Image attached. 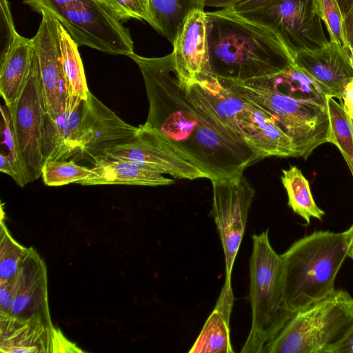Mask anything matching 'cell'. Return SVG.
I'll return each instance as SVG.
<instances>
[{"label":"cell","mask_w":353,"mask_h":353,"mask_svg":"<svg viewBox=\"0 0 353 353\" xmlns=\"http://www.w3.org/2000/svg\"><path fill=\"white\" fill-rule=\"evenodd\" d=\"M347 231L350 239L351 246L353 247V223Z\"/></svg>","instance_id":"b9f144b4"},{"label":"cell","mask_w":353,"mask_h":353,"mask_svg":"<svg viewBox=\"0 0 353 353\" xmlns=\"http://www.w3.org/2000/svg\"><path fill=\"white\" fill-rule=\"evenodd\" d=\"M327 107L330 121L327 143L339 148L353 177V120L347 114L341 103L329 95H327Z\"/></svg>","instance_id":"4316f807"},{"label":"cell","mask_w":353,"mask_h":353,"mask_svg":"<svg viewBox=\"0 0 353 353\" xmlns=\"http://www.w3.org/2000/svg\"><path fill=\"white\" fill-rule=\"evenodd\" d=\"M9 314L54 326L48 303L46 265L32 248H28L16 275L14 299Z\"/></svg>","instance_id":"9a60e30c"},{"label":"cell","mask_w":353,"mask_h":353,"mask_svg":"<svg viewBox=\"0 0 353 353\" xmlns=\"http://www.w3.org/2000/svg\"><path fill=\"white\" fill-rule=\"evenodd\" d=\"M353 299L336 290L292 315L264 353H332L353 327Z\"/></svg>","instance_id":"8992f818"},{"label":"cell","mask_w":353,"mask_h":353,"mask_svg":"<svg viewBox=\"0 0 353 353\" xmlns=\"http://www.w3.org/2000/svg\"><path fill=\"white\" fill-rule=\"evenodd\" d=\"M93 174L83 181V185H132L144 186L170 185L175 181L131 163L102 157L93 162Z\"/></svg>","instance_id":"7402d4cb"},{"label":"cell","mask_w":353,"mask_h":353,"mask_svg":"<svg viewBox=\"0 0 353 353\" xmlns=\"http://www.w3.org/2000/svg\"><path fill=\"white\" fill-rule=\"evenodd\" d=\"M219 81L271 116L292 139L296 157L307 159L314 149L327 143V94L296 65L245 81Z\"/></svg>","instance_id":"7a4b0ae2"},{"label":"cell","mask_w":353,"mask_h":353,"mask_svg":"<svg viewBox=\"0 0 353 353\" xmlns=\"http://www.w3.org/2000/svg\"><path fill=\"white\" fill-rule=\"evenodd\" d=\"M138 128L137 134L132 141L110 150L104 157L127 161L175 179L207 178L203 172L156 131L144 125Z\"/></svg>","instance_id":"8fae6325"},{"label":"cell","mask_w":353,"mask_h":353,"mask_svg":"<svg viewBox=\"0 0 353 353\" xmlns=\"http://www.w3.org/2000/svg\"><path fill=\"white\" fill-rule=\"evenodd\" d=\"M52 353L54 352H82L79 349L70 341L61 332L60 330L54 327L52 343Z\"/></svg>","instance_id":"836d02e7"},{"label":"cell","mask_w":353,"mask_h":353,"mask_svg":"<svg viewBox=\"0 0 353 353\" xmlns=\"http://www.w3.org/2000/svg\"><path fill=\"white\" fill-rule=\"evenodd\" d=\"M185 90L194 102L237 139L244 141L237 121L238 114L245 105L244 99L223 85L218 78L212 82L194 83Z\"/></svg>","instance_id":"ffe728a7"},{"label":"cell","mask_w":353,"mask_h":353,"mask_svg":"<svg viewBox=\"0 0 353 353\" xmlns=\"http://www.w3.org/2000/svg\"><path fill=\"white\" fill-rule=\"evenodd\" d=\"M241 14L275 30L293 57L326 45L327 39L314 0H279Z\"/></svg>","instance_id":"30bf717a"},{"label":"cell","mask_w":353,"mask_h":353,"mask_svg":"<svg viewBox=\"0 0 353 353\" xmlns=\"http://www.w3.org/2000/svg\"><path fill=\"white\" fill-rule=\"evenodd\" d=\"M332 353H353V327Z\"/></svg>","instance_id":"f35d334b"},{"label":"cell","mask_w":353,"mask_h":353,"mask_svg":"<svg viewBox=\"0 0 353 353\" xmlns=\"http://www.w3.org/2000/svg\"><path fill=\"white\" fill-rule=\"evenodd\" d=\"M121 21L130 19L143 20L152 27L153 19L150 0H106Z\"/></svg>","instance_id":"4dcf8cb0"},{"label":"cell","mask_w":353,"mask_h":353,"mask_svg":"<svg viewBox=\"0 0 353 353\" xmlns=\"http://www.w3.org/2000/svg\"><path fill=\"white\" fill-rule=\"evenodd\" d=\"M0 109L3 120L2 134L3 137V143L8 150V153L7 154L12 159L20 174L19 157L11 116L8 108L4 109L3 107L1 106Z\"/></svg>","instance_id":"1f68e13d"},{"label":"cell","mask_w":353,"mask_h":353,"mask_svg":"<svg viewBox=\"0 0 353 353\" xmlns=\"http://www.w3.org/2000/svg\"><path fill=\"white\" fill-rule=\"evenodd\" d=\"M314 1L318 14L326 26L330 41L348 49L343 30L344 17L337 1L314 0Z\"/></svg>","instance_id":"f546056e"},{"label":"cell","mask_w":353,"mask_h":353,"mask_svg":"<svg viewBox=\"0 0 353 353\" xmlns=\"http://www.w3.org/2000/svg\"><path fill=\"white\" fill-rule=\"evenodd\" d=\"M343 17L353 4V0H336Z\"/></svg>","instance_id":"60d3db41"},{"label":"cell","mask_w":353,"mask_h":353,"mask_svg":"<svg viewBox=\"0 0 353 353\" xmlns=\"http://www.w3.org/2000/svg\"><path fill=\"white\" fill-rule=\"evenodd\" d=\"M279 0H241L233 7L239 14L253 11L267 6Z\"/></svg>","instance_id":"d590c367"},{"label":"cell","mask_w":353,"mask_h":353,"mask_svg":"<svg viewBox=\"0 0 353 353\" xmlns=\"http://www.w3.org/2000/svg\"><path fill=\"white\" fill-rule=\"evenodd\" d=\"M241 0H205V6L210 8H226L234 6Z\"/></svg>","instance_id":"ab89813d"},{"label":"cell","mask_w":353,"mask_h":353,"mask_svg":"<svg viewBox=\"0 0 353 353\" xmlns=\"http://www.w3.org/2000/svg\"><path fill=\"white\" fill-rule=\"evenodd\" d=\"M104 1H106V0H104Z\"/></svg>","instance_id":"bcb514c9"},{"label":"cell","mask_w":353,"mask_h":353,"mask_svg":"<svg viewBox=\"0 0 353 353\" xmlns=\"http://www.w3.org/2000/svg\"><path fill=\"white\" fill-rule=\"evenodd\" d=\"M139 128L127 123L90 92L83 103L81 154L94 162L110 150L132 141Z\"/></svg>","instance_id":"5bb4252c"},{"label":"cell","mask_w":353,"mask_h":353,"mask_svg":"<svg viewBox=\"0 0 353 353\" xmlns=\"http://www.w3.org/2000/svg\"><path fill=\"white\" fill-rule=\"evenodd\" d=\"M234 297L232 288L222 287L214 310L205 321L190 353H233L230 319Z\"/></svg>","instance_id":"603a6c76"},{"label":"cell","mask_w":353,"mask_h":353,"mask_svg":"<svg viewBox=\"0 0 353 353\" xmlns=\"http://www.w3.org/2000/svg\"><path fill=\"white\" fill-rule=\"evenodd\" d=\"M343 103H341L344 110L353 120V79L347 84L342 94Z\"/></svg>","instance_id":"74e56055"},{"label":"cell","mask_w":353,"mask_h":353,"mask_svg":"<svg viewBox=\"0 0 353 353\" xmlns=\"http://www.w3.org/2000/svg\"><path fill=\"white\" fill-rule=\"evenodd\" d=\"M344 34L350 53L353 52V4L344 17Z\"/></svg>","instance_id":"8d00e7d4"},{"label":"cell","mask_w":353,"mask_h":353,"mask_svg":"<svg viewBox=\"0 0 353 353\" xmlns=\"http://www.w3.org/2000/svg\"><path fill=\"white\" fill-rule=\"evenodd\" d=\"M281 180L288 194V204L294 212L307 225L312 218L322 220L325 212L316 205L309 182L299 168L291 165L288 170H282Z\"/></svg>","instance_id":"cb8c5ba5"},{"label":"cell","mask_w":353,"mask_h":353,"mask_svg":"<svg viewBox=\"0 0 353 353\" xmlns=\"http://www.w3.org/2000/svg\"><path fill=\"white\" fill-rule=\"evenodd\" d=\"M171 52L181 85L212 82L214 75L210 62L208 16L204 9L191 11L185 19L172 43Z\"/></svg>","instance_id":"7c38bea8"},{"label":"cell","mask_w":353,"mask_h":353,"mask_svg":"<svg viewBox=\"0 0 353 353\" xmlns=\"http://www.w3.org/2000/svg\"><path fill=\"white\" fill-rule=\"evenodd\" d=\"M23 3L56 19L78 46L114 55L130 57L134 53L130 30L104 0H23Z\"/></svg>","instance_id":"52a82bcc"},{"label":"cell","mask_w":353,"mask_h":353,"mask_svg":"<svg viewBox=\"0 0 353 353\" xmlns=\"http://www.w3.org/2000/svg\"><path fill=\"white\" fill-rule=\"evenodd\" d=\"M33 50L32 38L19 34L4 46L1 57L0 93L8 109L15 103L26 84Z\"/></svg>","instance_id":"44dd1931"},{"label":"cell","mask_w":353,"mask_h":353,"mask_svg":"<svg viewBox=\"0 0 353 353\" xmlns=\"http://www.w3.org/2000/svg\"><path fill=\"white\" fill-rule=\"evenodd\" d=\"M212 214L221 241L225 263L224 286L231 288V275L255 195L245 175L214 179Z\"/></svg>","instance_id":"9c48e42d"},{"label":"cell","mask_w":353,"mask_h":353,"mask_svg":"<svg viewBox=\"0 0 353 353\" xmlns=\"http://www.w3.org/2000/svg\"><path fill=\"white\" fill-rule=\"evenodd\" d=\"M205 0H150L152 28L172 43L188 14L204 9Z\"/></svg>","instance_id":"d4e9b609"},{"label":"cell","mask_w":353,"mask_h":353,"mask_svg":"<svg viewBox=\"0 0 353 353\" xmlns=\"http://www.w3.org/2000/svg\"><path fill=\"white\" fill-rule=\"evenodd\" d=\"M61 61L66 80L72 93L86 100L90 92L78 45L58 22L57 24Z\"/></svg>","instance_id":"484cf974"},{"label":"cell","mask_w":353,"mask_h":353,"mask_svg":"<svg viewBox=\"0 0 353 353\" xmlns=\"http://www.w3.org/2000/svg\"><path fill=\"white\" fill-rule=\"evenodd\" d=\"M237 121L244 142L261 159L270 156L296 157L292 139L271 116L254 103L245 100Z\"/></svg>","instance_id":"ac0fdd59"},{"label":"cell","mask_w":353,"mask_h":353,"mask_svg":"<svg viewBox=\"0 0 353 353\" xmlns=\"http://www.w3.org/2000/svg\"><path fill=\"white\" fill-rule=\"evenodd\" d=\"M41 16L32 40L38 60L45 111L53 117L64 110L72 91L61 61L58 21L47 13L43 12Z\"/></svg>","instance_id":"4fadbf2b"},{"label":"cell","mask_w":353,"mask_h":353,"mask_svg":"<svg viewBox=\"0 0 353 353\" xmlns=\"http://www.w3.org/2000/svg\"><path fill=\"white\" fill-rule=\"evenodd\" d=\"M348 256L353 259V247L350 246Z\"/></svg>","instance_id":"7bdbcfd3"},{"label":"cell","mask_w":353,"mask_h":353,"mask_svg":"<svg viewBox=\"0 0 353 353\" xmlns=\"http://www.w3.org/2000/svg\"><path fill=\"white\" fill-rule=\"evenodd\" d=\"M16 277V276H15ZM15 278L0 279V312L9 313L14 294Z\"/></svg>","instance_id":"d6a6232c"},{"label":"cell","mask_w":353,"mask_h":353,"mask_svg":"<svg viewBox=\"0 0 353 353\" xmlns=\"http://www.w3.org/2000/svg\"><path fill=\"white\" fill-rule=\"evenodd\" d=\"M129 57L138 65L145 83L149 110L143 125L156 131L208 179L239 175L261 160L190 97L180 83L171 53L157 58L133 53Z\"/></svg>","instance_id":"6da1fadb"},{"label":"cell","mask_w":353,"mask_h":353,"mask_svg":"<svg viewBox=\"0 0 353 353\" xmlns=\"http://www.w3.org/2000/svg\"><path fill=\"white\" fill-rule=\"evenodd\" d=\"M54 326L0 312V351L4 353L52 352Z\"/></svg>","instance_id":"d6986e66"},{"label":"cell","mask_w":353,"mask_h":353,"mask_svg":"<svg viewBox=\"0 0 353 353\" xmlns=\"http://www.w3.org/2000/svg\"><path fill=\"white\" fill-rule=\"evenodd\" d=\"M250 259L252 323L242 353H264L293 313L284 303L283 265L272 247L268 230L252 236Z\"/></svg>","instance_id":"5b68a950"},{"label":"cell","mask_w":353,"mask_h":353,"mask_svg":"<svg viewBox=\"0 0 353 353\" xmlns=\"http://www.w3.org/2000/svg\"><path fill=\"white\" fill-rule=\"evenodd\" d=\"M294 63L315 80L327 95L341 101L347 84L353 79L350 51L329 41L323 47L301 51L294 57Z\"/></svg>","instance_id":"2e32d148"},{"label":"cell","mask_w":353,"mask_h":353,"mask_svg":"<svg viewBox=\"0 0 353 353\" xmlns=\"http://www.w3.org/2000/svg\"><path fill=\"white\" fill-rule=\"evenodd\" d=\"M351 246L347 231H316L295 241L283 254V294L292 313L335 290L337 274Z\"/></svg>","instance_id":"277c9868"},{"label":"cell","mask_w":353,"mask_h":353,"mask_svg":"<svg viewBox=\"0 0 353 353\" xmlns=\"http://www.w3.org/2000/svg\"><path fill=\"white\" fill-rule=\"evenodd\" d=\"M83 103L84 100L70 92L62 112L52 117L45 111L43 139L44 163L66 160L81 153Z\"/></svg>","instance_id":"e0dca14e"},{"label":"cell","mask_w":353,"mask_h":353,"mask_svg":"<svg viewBox=\"0 0 353 353\" xmlns=\"http://www.w3.org/2000/svg\"><path fill=\"white\" fill-rule=\"evenodd\" d=\"M8 110L16 138L23 187L41 176L44 163L43 139L45 105L34 48L26 84L18 99Z\"/></svg>","instance_id":"ba28073f"},{"label":"cell","mask_w":353,"mask_h":353,"mask_svg":"<svg viewBox=\"0 0 353 353\" xmlns=\"http://www.w3.org/2000/svg\"><path fill=\"white\" fill-rule=\"evenodd\" d=\"M93 174L92 168L81 166L74 161H48L42 167L41 176L49 186L79 183Z\"/></svg>","instance_id":"83f0119b"},{"label":"cell","mask_w":353,"mask_h":353,"mask_svg":"<svg viewBox=\"0 0 353 353\" xmlns=\"http://www.w3.org/2000/svg\"><path fill=\"white\" fill-rule=\"evenodd\" d=\"M206 13L210 62L219 81H245L295 65L292 54L272 28L233 7Z\"/></svg>","instance_id":"3957f363"},{"label":"cell","mask_w":353,"mask_h":353,"mask_svg":"<svg viewBox=\"0 0 353 353\" xmlns=\"http://www.w3.org/2000/svg\"><path fill=\"white\" fill-rule=\"evenodd\" d=\"M351 57H352V61H353V52H351Z\"/></svg>","instance_id":"ee69618b"},{"label":"cell","mask_w":353,"mask_h":353,"mask_svg":"<svg viewBox=\"0 0 353 353\" xmlns=\"http://www.w3.org/2000/svg\"><path fill=\"white\" fill-rule=\"evenodd\" d=\"M0 230V279L15 278L28 248L19 244L12 236L3 221L1 207Z\"/></svg>","instance_id":"f1b7e54d"},{"label":"cell","mask_w":353,"mask_h":353,"mask_svg":"<svg viewBox=\"0 0 353 353\" xmlns=\"http://www.w3.org/2000/svg\"><path fill=\"white\" fill-rule=\"evenodd\" d=\"M352 305H353V301H352Z\"/></svg>","instance_id":"f6af8a7d"},{"label":"cell","mask_w":353,"mask_h":353,"mask_svg":"<svg viewBox=\"0 0 353 353\" xmlns=\"http://www.w3.org/2000/svg\"><path fill=\"white\" fill-rule=\"evenodd\" d=\"M0 159L1 172L9 175L19 186L22 187L20 174L10 157L7 154L1 152Z\"/></svg>","instance_id":"e575fe53"}]
</instances>
